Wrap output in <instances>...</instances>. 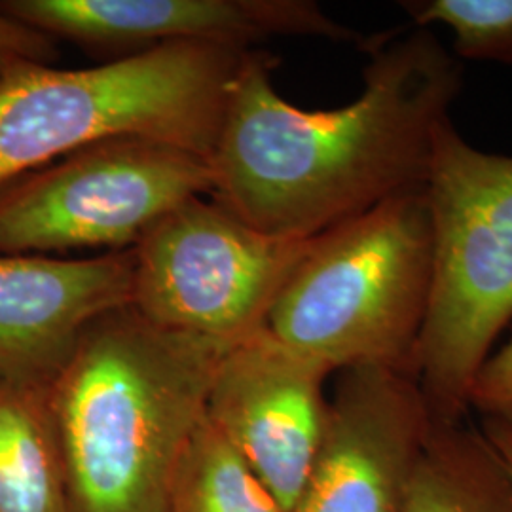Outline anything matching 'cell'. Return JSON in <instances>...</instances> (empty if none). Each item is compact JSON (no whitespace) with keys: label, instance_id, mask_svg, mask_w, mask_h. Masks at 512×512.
<instances>
[{"label":"cell","instance_id":"6da1fadb","mask_svg":"<svg viewBox=\"0 0 512 512\" xmlns=\"http://www.w3.org/2000/svg\"><path fill=\"white\" fill-rule=\"evenodd\" d=\"M363 92L306 110L274 86L279 59L243 55L209 165V198L274 238L311 239L427 183L461 67L427 27L365 38Z\"/></svg>","mask_w":512,"mask_h":512},{"label":"cell","instance_id":"9a60e30c","mask_svg":"<svg viewBox=\"0 0 512 512\" xmlns=\"http://www.w3.org/2000/svg\"><path fill=\"white\" fill-rule=\"evenodd\" d=\"M403 6L416 27L446 25L459 57L512 63V0H416Z\"/></svg>","mask_w":512,"mask_h":512},{"label":"cell","instance_id":"5b68a950","mask_svg":"<svg viewBox=\"0 0 512 512\" xmlns=\"http://www.w3.org/2000/svg\"><path fill=\"white\" fill-rule=\"evenodd\" d=\"M433 279L414 374L435 423L463 421L480 368L512 321V156L440 131L423 186Z\"/></svg>","mask_w":512,"mask_h":512},{"label":"cell","instance_id":"8992f818","mask_svg":"<svg viewBox=\"0 0 512 512\" xmlns=\"http://www.w3.org/2000/svg\"><path fill=\"white\" fill-rule=\"evenodd\" d=\"M211 188L209 160L196 152L133 137L103 141L0 190V255L128 251Z\"/></svg>","mask_w":512,"mask_h":512},{"label":"cell","instance_id":"5bb4252c","mask_svg":"<svg viewBox=\"0 0 512 512\" xmlns=\"http://www.w3.org/2000/svg\"><path fill=\"white\" fill-rule=\"evenodd\" d=\"M167 507L169 512H285L207 418L175 465Z\"/></svg>","mask_w":512,"mask_h":512},{"label":"cell","instance_id":"277c9868","mask_svg":"<svg viewBox=\"0 0 512 512\" xmlns=\"http://www.w3.org/2000/svg\"><path fill=\"white\" fill-rule=\"evenodd\" d=\"M431 279L433 234L421 188L315 236L266 329L330 372L380 366L414 374Z\"/></svg>","mask_w":512,"mask_h":512},{"label":"cell","instance_id":"3957f363","mask_svg":"<svg viewBox=\"0 0 512 512\" xmlns=\"http://www.w3.org/2000/svg\"><path fill=\"white\" fill-rule=\"evenodd\" d=\"M249 50L173 42L86 69L0 78V190L76 150L148 139L211 158L230 82Z\"/></svg>","mask_w":512,"mask_h":512},{"label":"cell","instance_id":"d6986e66","mask_svg":"<svg viewBox=\"0 0 512 512\" xmlns=\"http://www.w3.org/2000/svg\"><path fill=\"white\" fill-rule=\"evenodd\" d=\"M492 440V439H490ZM492 442H494V440H492ZM495 444V442H494ZM495 446H497V444H495ZM497 450H499V452H501V456H503V458H505V461H507V465H509V469H511L512 471V456L511 454H507V452H505V450H503V448H499V446H497Z\"/></svg>","mask_w":512,"mask_h":512},{"label":"cell","instance_id":"4fadbf2b","mask_svg":"<svg viewBox=\"0 0 512 512\" xmlns=\"http://www.w3.org/2000/svg\"><path fill=\"white\" fill-rule=\"evenodd\" d=\"M404 512H512V471L484 431L435 423Z\"/></svg>","mask_w":512,"mask_h":512},{"label":"cell","instance_id":"52a82bcc","mask_svg":"<svg viewBox=\"0 0 512 512\" xmlns=\"http://www.w3.org/2000/svg\"><path fill=\"white\" fill-rule=\"evenodd\" d=\"M311 241L262 234L209 196L192 198L133 247L131 306L165 329L236 344L266 329Z\"/></svg>","mask_w":512,"mask_h":512},{"label":"cell","instance_id":"2e32d148","mask_svg":"<svg viewBox=\"0 0 512 512\" xmlns=\"http://www.w3.org/2000/svg\"><path fill=\"white\" fill-rule=\"evenodd\" d=\"M57 59L55 38L0 12V78L27 67L54 65Z\"/></svg>","mask_w":512,"mask_h":512},{"label":"cell","instance_id":"7c38bea8","mask_svg":"<svg viewBox=\"0 0 512 512\" xmlns=\"http://www.w3.org/2000/svg\"><path fill=\"white\" fill-rule=\"evenodd\" d=\"M0 512H71L48 387L0 376Z\"/></svg>","mask_w":512,"mask_h":512},{"label":"cell","instance_id":"e0dca14e","mask_svg":"<svg viewBox=\"0 0 512 512\" xmlns=\"http://www.w3.org/2000/svg\"><path fill=\"white\" fill-rule=\"evenodd\" d=\"M469 406L486 416L512 408V342L480 368L471 389Z\"/></svg>","mask_w":512,"mask_h":512},{"label":"cell","instance_id":"ac0fdd59","mask_svg":"<svg viewBox=\"0 0 512 512\" xmlns=\"http://www.w3.org/2000/svg\"><path fill=\"white\" fill-rule=\"evenodd\" d=\"M484 433L494 440L499 448H503L512 456V408L503 410L499 414L486 416Z\"/></svg>","mask_w":512,"mask_h":512},{"label":"cell","instance_id":"30bf717a","mask_svg":"<svg viewBox=\"0 0 512 512\" xmlns=\"http://www.w3.org/2000/svg\"><path fill=\"white\" fill-rule=\"evenodd\" d=\"M0 12L55 40L129 54L173 42L236 50L274 37L365 42L310 0H2Z\"/></svg>","mask_w":512,"mask_h":512},{"label":"cell","instance_id":"ba28073f","mask_svg":"<svg viewBox=\"0 0 512 512\" xmlns=\"http://www.w3.org/2000/svg\"><path fill=\"white\" fill-rule=\"evenodd\" d=\"M433 425L414 374L380 366L340 370L293 512H404Z\"/></svg>","mask_w":512,"mask_h":512},{"label":"cell","instance_id":"8fae6325","mask_svg":"<svg viewBox=\"0 0 512 512\" xmlns=\"http://www.w3.org/2000/svg\"><path fill=\"white\" fill-rule=\"evenodd\" d=\"M133 249L88 258L0 255V376L50 387L97 317L131 306Z\"/></svg>","mask_w":512,"mask_h":512},{"label":"cell","instance_id":"9c48e42d","mask_svg":"<svg viewBox=\"0 0 512 512\" xmlns=\"http://www.w3.org/2000/svg\"><path fill=\"white\" fill-rule=\"evenodd\" d=\"M329 374L264 329L230 346L211 382L205 418L285 512H293L323 440Z\"/></svg>","mask_w":512,"mask_h":512},{"label":"cell","instance_id":"7a4b0ae2","mask_svg":"<svg viewBox=\"0 0 512 512\" xmlns=\"http://www.w3.org/2000/svg\"><path fill=\"white\" fill-rule=\"evenodd\" d=\"M230 346L133 306L86 327L48 387L71 512H169L175 465Z\"/></svg>","mask_w":512,"mask_h":512}]
</instances>
